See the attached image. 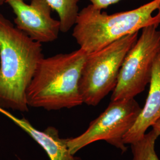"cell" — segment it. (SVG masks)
I'll list each match as a JSON object with an SVG mask.
<instances>
[{"mask_svg": "<svg viewBox=\"0 0 160 160\" xmlns=\"http://www.w3.org/2000/svg\"><path fill=\"white\" fill-rule=\"evenodd\" d=\"M152 127V129L158 135V136H160V119L157 120Z\"/></svg>", "mask_w": 160, "mask_h": 160, "instance_id": "obj_13", "label": "cell"}, {"mask_svg": "<svg viewBox=\"0 0 160 160\" xmlns=\"http://www.w3.org/2000/svg\"><path fill=\"white\" fill-rule=\"evenodd\" d=\"M42 43L0 13V107L28 112L26 92L40 60Z\"/></svg>", "mask_w": 160, "mask_h": 160, "instance_id": "obj_1", "label": "cell"}, {"mask_svg": "<svg viewBox=\"0 0 160 160\" xmlns=\"http://www.w3.org/2000/svg\"><path fill=\"white\" fill-rule=\"evenodd\" d=\"M7 0H0V5H2L3 4L6 3V1Z\"/></svg>", "mask_w": 160, "mask_h": 160, "instance_id": "obj_16", "label": "cell"}, {"mask_svg": "<svg viewBox=\"0 0 160 160\" xmlns=\"http://www.w3.org/2000/svg\"><path fill=\"white\" fill-rule=\"evenodd\" d=\"M157 14L155 15V18H156V19H157V22H158V24H160V4H159V6H158V8H157Z\"/></svg>", "mask_w": 160, "mask_h": 160, "instance_id": "obj_14", "label": "cell"}, {"mask_svg": "<svg viewBox=\"0 0 160 160\" xmlns=\"http://www.w3.org/2000/svg\"><path fill=\"white\" fill-rule=\"evenodd\" d=\"M95 8L102 10L109 6L119 2L121 0H88Z\"/></svg>", "mask_w": 160, "mask_h": 160, "instance_id": "obj_12", "label": "cell"}, {"mask_svg": "<svg viewBox=\"0 0 160 160\" xmlns=\"http://www.w3.org/2000/svg\"><path fill=\"white\" fill-rule=\"evenodd\" d=\"M160 0H152L137 8L108 14L90 4L79 12L72 36L87 54L97 51L124 36L151 24H158L154 12Z\"/></svg>", "mask_w": 160, "mask_h": 160, "instance_id": "obj_3", "label": "cell"}, {"mask_svg": "<svg viewBox=\"0 0 160 160\" xmlns=\"http://www.w3.org/2000/svg\"><path fill=\"white\" fill-rule=\"evenodd\" d=\"M0 113L5 115L28 133L46 151L51 160H69L72 155L69 152L67 139L61 138L57 129L48 127L44 131L36 129L25 118H18L0 107Z\"/></svg>", "mask_w": 160, "mask_h": 160, "instance_id": "obj_9", "label": "cell"}, {"mask_svg": "<svg viewBox=\"0 0 160 160\" xmlns=\"http://www.w3.org/2000/svg\"><path fill=\"white\" fill-rule=\"evenodd\" d=\"M148 94L135 124L123 138L125 144H132L144 137L149 127L160 119V50L155 58L149 81Z\"/></svg>", "mask_w": 160, "mask_h": 160, "instance_id": "obj_8", "label": "cell"}, {"mask_svg": "<svg viewBox=\"0 0 160 160\" xmlns=\"http://www.w3.org/2000/svg\"><path fill=\"white\" fill-rule=\"evenodd\" d=\"M158 137L152 129L142 139L131 144L132 160H160L155 151V142Z\"/></svg>", "mask_w": 160, "mask_h": 160, "instance_id": "obj_11", "label": "cell"}, {"mask_svg": "<svg viewBox=\"0 0 160 160\" xmlns=\"http://www.w3.org/2000/svg\"><path fill=\"white\" fill-rule=\"evenodd\" d=\"M87 55L79 48L70 53L43 58L26 90L28 106L56 110L82 104L79 84Z\"/></svg>", "mask_w": 160, "mask_h": 160, "instance_id": "obj_2", "label": "cell"}, {"mask_svg": "<svg viewBox=\"0 0 160 160\" xmlns=\"http://www.w3.org/2000/svg\"><path fill=\"white\" fill-rule=\"evenodd\" d=\"M158 26L151 24L141 30V35L122 63L111 101L135 98L149 83L155 58L160 50Z\"/></svg>", "mask_w": 160, "mask_h": 160, "instance_id": "obj_5", "label": "cell"}, {"mask_svg": "<svg viewBox=\"0 0 160 160\" xmlns=\"http://www.w3.org/2000/svg\"><path fill=\"white\" fill-rule=\"evenodd\" d=\"M52 10L57 12L61 24V32L67 33L76 23L79 13L80 0H45Z\"/></svg>", "mask_w": 160, "mask_h": 160, "instance_id": "obj_10", "label": "cell"}, {"mask_svg": "<svg viewBox=\"0 0 160 160\" xmlns=\"http://www.w3.org/2000/svg\"><path fill=\"white\" fill-rule=\"evenodd\" d=\"M139 32L123 37L87 54L80 80L83 103L96 106L114 90L126 54L136 43Z\"/></svg>", "mask_w": 160, "mask_h": 160, "instance_id": "obj_4", "label": "cell"}, {"mask_svg": "<svg viewBox=\"0 0 160 160\" xmlns=\"http://www.w3.org/2000/svg\"><path fill=\"white\" fill-rule=\"evenodd\" d=\"M6 3L16 16L15 26L30 39L40 43L57 39L61 24L52 17L51 7L45 0H31L30 4L24 0H7Z\"/></svg>", "mask_w": 160, "mask_h": 160, "instance_id": "obj_7", "label": "cell"}, {"mask_svg": "<svg viewBox=\"0 0 160 160\" xmlns=\"http://www.w3.org/2000/svg\"><path fill=\"white\" fill-rule=\"evenodd\" d=\"M69 160H81V159L80 158H78V157H75L74 155H71L70 157Z\"/></svg>", "mask_w": 160, "mask_h": 160, "instance_id": "obj_15", "label": "cell"}, {"mask_svg": "<svg viewBox=\"0 0 160 160\" xmlns=\"http://www.w3.org/2000/svg\"><path fill=\"white\" fill-rule=\"evenodd\" d=\"M141 109L135 98L111 101L86 131L67 139L69 154L74 155L81 149L99 141L107 142L122 152H126L128 147L123 138L137 120Z\"/></svg>", "mask_w": 160, "mask_h": 160, "instance_id": "obj_6", "label": "cell"}]
</instances>
